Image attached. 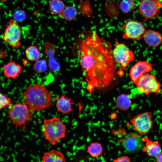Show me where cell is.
Listing matches in <instances>:
<instances>
[{"instance_id": "16", "label": "cell", "mask_w": 162, "mask_h": 162, "mask_svg": "<svg viewBox=\"0 0 162 162\" xmlns=\"http://www.w3.org/2000/svg\"><path fill=\"white\" fill-rule=\"evenodd\" d=\"M5 76L8 78L15 79L21 74L22 66L14 61H10L4 64L3 67Z\"/></svg>"}, {"instance_id": "6", "label": "cell", "mask_w": 162, "mask_h": 162, "mask_svg": "<svg viewBox=\"0 0 162 162\" xmlns=\"http://www.w3.org/2000/svg\"><path fill=\"white\" fill-rule=\"evenodd\" d=\"M138 92L148 95L152 93H160L161 86L156 76L147 73L141 76L135 84Z\"/></svg>"}, {"instance_id": "25", "label": "cell", "mask_w": 162, "mask_h": 162, "mask_svg": "<svg viewBox=\"0 0 162 162\" xmlns=\"http://www.w3.org/2000/svg\"><path fill=\"white\" fill-rule=\"evenodd\" d=\"M12 104L11 98L0 92V110L8 108Z\"/></svg>"}, {"instance_id": "19", "label": "cell", "mask_w": 162, "mask_h": 162, "mask_svg": "<svg viewBox=\"0 0 162 162\" xmlns=\"http://www.w3.org/2000/svg\"><path fill=\"white\" fill-rule=\"evenodd\" d=\"M132 103L130 97L127 94H122L118 95L116 100V106L120 109L125 110L130 106Z\"/></svg>"}, {"instance_id": "14", "label": "cell", "mask_w": 162, "mask_h": 162, "mask_svg": "<svg viewBox=\"0 0 162 162\" xmlns=\"http://www.w3.org/2000/svg\"><path fill=\"white\" fill-rule=\"evenodd\" d=\"M141 140L145 143L142 148L143 152L151 157H156L161 152V148L158 141H152L146 137H142Z\"/></svg>"}, {"instance_id": "29", "label": "cell", "mask_w": 162, "mask_h": 162, "mask_svg": "<svg viewBox=\"0 0 162 162\" xmlns=\"http://www.w3.org/2000/svg\"><path fill=\"white\" fill-rule=\"evenodd\" d=\"M158 7L162 8V0H154Z\"/></svg>"}, {"instance_id": "11", "label": "cell", "mask_w": 162, "mask_h": 162, "mask_svg": "<svg viewBox=\"0 0 162 162\" xmlns=\"http://www.w3.org/2000/svg\"><path fill=\"white\" fill-rule=\"evenodd\" d=\"M141 137L138 133H130L127 134L122 140V144L124 149L130 153L139 152L143 146Z\"/></svg>"}, {"instance_id": "22", "label": "cell", "mask_w": 162, "mask_h": 162, "mask_svg": "<svg viewBox=\"0 0 162 162\" xmlns=\"http://www.w3.org/2000/svg\"><path fill=\"white\" fill-rule=\"evenodd\" d=\"M88 153L93 157L100 156L102 153L103 149L101 144L97 142H93L88 146Z\"/></svg>"}, {"instance_id": "17", "label": "cell", "mask_w": 162, "mask_h": 162, "mask_svg": "<svg viewBox=\"0 0 162 162\" xmlns=\"http://www.w3.org/2000/svg\"><path fill=\"white\" fill-rule=\"evenodd\" d=\"M64 154L60 151L52 149L44 153L41 159L42 162H62L66 161Z\"/></svg>"}, {"instance_id": "9", "label": "cell", "mask_w": 162, "mask_h": 162, "mask_svg": "<svg viewBox=\"0 0 162 162\" xmlns=\"http://www.w3.org/2000/svg\"><path fill=\"white\" fill-rule=\"evenodd\" d=\"M122 28L124 31V38L139 40L143 38L146 30L143 24L136 20H130L123 24Z\"/></svg>"}, {"instance_id": "24", "label": "cell", "mask_w": 162, "mask_h": 162, "mask_svg": "<svg viewBox=\"0 0 162 162\" xmlns=\"http://www.w3.org/2000/svg\"><path fill=\"white\" fill-rule=\"evenodd\" d=\"M47 68V63L45 59H39L36 61L33 67V70L38 74L45 72Z\"/></svg>"}, {"instance_id": "12", "label": "cell", "mask_w": 162, "mask_h": 162, "mask_svg": "<svg viewBox=\"0 0 162 162\" xmlns=\"http://www.w3.org/2000/svg\"><path fill=\"white\" fill-rule=\"evenodd\" d=\"M158 8L154 0H142L139 5V11L146 21L154 17L159 13Z\"/></svg>"}, {"instance_id": "23", "label": "cell", "mask_w": 162, "mask_h": 162, "mask_svg": "<svg viewBox=\"0 0 162 162\" xmlns=\"http://www.w3.org/2000/svg\"><path fill=\"white\" fill-rule=\"evenodd\" d=\"M135 5L133 0H122L120 3L119 7L122 12L127 14L132 11Z\"/></svg>"}, {"instance_id": "18", "label": "cell", "mask_w": 162, "mask_h": 162, "mask_svg": "<svg viewBox=\"0 0 162 162\" xmlns=\"http://www.w3.org/2000/svg\"><path fill=\"white\" fill-rule=\"evenodd\" d=\"M49 8L51 14L59 15L65 8V5L62 0H51L49 3Z\"/></svg>"}, {"instance_id": "10", "label": "cell", "mask_w": 162, "mask_h": 162, "mask_svg": "<svg viewBox=\"0 0 162 162\" xmlns=\"http://www.w3.org/2000/svg\"><path fill=\"white\" fill-rule=\"evenodd\" d=\"M152 70V64L150 62L146 61H140L131 68L129 75L131 81L135 84L141 76L150 73Z\"/></svg>"}, {"instance_id": "27", "label": "cell", "mask_w": 162, "mask_h": 162, "mask_svg": "<svg viewBox=\"0 0 162 162\" xmlns=\"http://www.w3.org/2000/svg\"><path fill=\"white\" fill-rule=\"evenodd\" d=\"M130 161V159L128 157L125 156L119 157L113 160L115 162H129Z\"/></svg>"}, {"instance_id": "20", "label": "cell", "mask_w": 162, "mask_h": 162, "mask_svg": "<svg viewBox=\"0 0 162 162\" xmlns=\"http://www.w3.org/2000/svg\"><path fill=\"white\" fill-rule=\"evenodd\" d=\"M78 14L77 9L72 6L65 7L62 12L59 15L61 18L68 21H71L74 20Z\"/></svg>"}, {"instance_id": "28", "label": "cell", "mask_w": 162, "mask_h": 162, "mask_svg": "<svg viewBox=\"0 0 162 162\" xmlns=\"http://www.w3.org/2000/svg\"><path fill=\"white\" fill-rule=\"evenodd\" d=\"M156 161L162 162V152H160L156 156Z\"/></svg>"}, {"instance_id": "15", "label": "cell", "mask_w": 162, "mask_h": 162, "mask_svg": "<svg viewBox=\"0 0 162 162\" xmlns=\"http://www.w3.org/2000/svg\"><path fill=\"white\" fill-rule=\"evenodd\" d=\"M143 38L146 44L152 47H157L162 43V35L152 30H146Z\"/></svg>"}, {"instance_id": "2", "label": "cell", "mask_w": 162, "mask_h": 162, "mask_svg": "<svg viewBox=\"0 0 162 162\" xmlns=\"http://www.w3.org/2000/svg\"><path fill=\"white\" fill-rule=\"evenodd\" d=\"M25 103L33 112L49 109L52 105L51 95L42 84L35 83L25 89L23 94Z\"/></svg>"}, {"instance_id": "5", "label": "cell", "mask_w": 162, "mask_h": 162, "mask_svg": "<svg viewBox=\"0 0 162 162\" xmlns=\"http://www.w3.org/2000/svg\"><path fill=\"white\" fill-rule=\"evenodd\" d=\"M21 28L14 19H10L2 36V39L11 47L18 49L21 46Z\"/></svg>"}, {"instance_id": "13", "label": "cell", "mask_w": 162, "mask_h": 162, "mask_svg": "<svg viewBox=\"0 0 162 162\" xmlns=\"http://www.w3.org/2000/svg\"><path fill=\"white\" fill-rule=\"evenodd\" d=\"M56 106L57 111L63 115L70 113L72 110V102L70 98L62 94L59 98H56Z\"/></svg>"}, {"instance_id": "31", "label": "cell", "mask_w": 162, "mask_h": 162, "mask_svg": "<svg viewBox=\"0 0 162 162\" xmlns=\"http://www.w3.org/2000/svg\"><path fill=\"white\" fill-rule=\"evenodd\" d=\"M0 8H1V7H0Z\"/></svg>"}, {"instance_id": "3", "label": "cell", "mask_w": 162, "mask_h": 162, "mask_svg": "<svg viewBox=\"0 0 162 162\" xmlns=\"http://www.w3.org/2000/svg\"><path fill=\"white\" fill-rule=\"evenodd\" d=\"M42 125L45 139L52 145H55L65 137L67 128L62 120L57 117L44 118Z\"/></svg>"}, {"instance_id": "8", "label": "cell", "mask_w": 162, "mask_h": 162, "mask_svg": "<svg viewBox=\"0 0 162 162\" xmlns=\"http://www.w3.org/2000/svg\"><path fill=\"white\" fill-rule=\"evenodd\" d=\"M152 112H146L133 117L130 122L133 129L141 135L148 134L152 128L153 121Z\"/></svg>"}, {"instance_id": "4", "label": "cell", "mask_w": 162, "mask_h": 162, "mask_svg": "<svg viewBox=\"0 0 162 162\" xmlns=\"http://www.w3.org/2000/svg\"><path fill=\"white\" fill-rule=\"evenodd\" d=\"M8 117L17 128H26V126L33 117L32 111L24 102H19L12 104L8 108Z\"/></svg>"}, {"instance_id": "30", "label": "cell", "mask_w": 162, "mask_h": 162, "mask_svg": "<svg viewBox=\"0 0 162 162\" xmlns=\"http://www.w3.org/2000/svg\"><path fill=\"white\" fill-rule=\"evenodd\" d=\"M1 1H2V2H6L7 0H1Z\"/></svg>"}, {"instance_id": "7", "label": "cell", "mask_w": 162, "mask_h": 162, "mask_svg": "<svg viewBox=\"0 0 162 162\" xmlns=\"http://www.w3.org/2000/svg\"><path fill=\"white\" fill-rule=\"evenodd\" d=\"M112 53L116 63L120 65V70L123 72L135 58L134 54L124 44L118 43L117 39Z\"/></svg>"}, {"instance_id": "21", "label": "cell", "mask_w": 162, "mask_h": 162, "mask_svg": "<svg viewBox=\"0 0 162 162\" xmlns=\"http://www.w3.org/2000/svg\"><path fill=\"white\" fill-rule=\"evenodd\" d=\"M27 58L31 61H36L40 58V53L38 48L35 45L28 47L25 51Z\"/></svg>"}, {"instance_id": "1", "label": "cell", "mask_w": 162, "mask_h": 162, "mask_svg": "<svg viewBox=\"0 0 162 162\" xmlns=\"http://www.w3.org/2000/svg\"><path fill=\"white\" fill-rule=\"evenodd\" d=\"M73 49L89 92L105 93L117 85L123 75L118 70L110 42L100 38L94 30L84 31L76 39Z\"/></svg>"}, {"instance_id": "26", "label": "cell", "mask_w": 162, "mask_h": 162, "mask_svg": "<svg viewBox=\"0 0 162 162\" xmlns=\"http://www.w3.org/2000/svg\"><path fill=\"white\" fill-rule=\"evenodd\" d=\"M13 16V19L15 21L20 22L25 20L26 18V14L24 10L19 9L15 11Z\"/></svg>"}]
</instances>
